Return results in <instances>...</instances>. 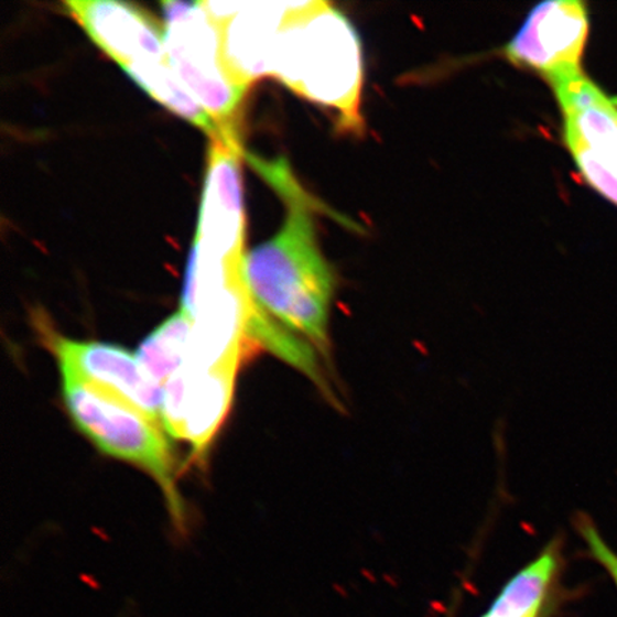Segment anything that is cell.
<instances>
[{"mask_svg":"<svg viewBox=\"0 0 617 617\" xmlns=\"http://www.w3.org/2000/svg\"><path fill=\"white\" fill-rule=\"evenodd\" d=\"M65 12L122 69L166 61L165 23L147 9L116 0H66Z\"/></svg>","mask_w":617,"mask_h":617,"instance_id":"cell-8","label":"cell"},{"mask_svg":"<svg viewBox=\"0 0 617 617\" xmlns=\"http://www.w3.org/2000/svg\"><path fill=\"white\" fill-rule=\"evenodd\" d=\"M270 76L302 98L334 110L342 129L364 130L360 39L334 4L292 2L274 45Z\"/></svg>","mask_w":617,"mask_h":617,"instance_id":"cell-2","label":"cell"},{"mask_svg":"<svg viewBox=\"0 0 617 617\" xmlns=\"http://www.w3.org/2000/svg\"><path fill=\"white\" fill-rule=\"evenodd\" d=\"M575 527L581 538L585 540L587 552H589L593 561L599 563L605 569L607 575L614 581L617 589V553L606 542L599 529L593 523L589 516L578 515L575 520Z\"/></svg>","mask_w":617,"mask_h":617,"instance_id":"cell-15","label":"cell"},{"mask_svg":"<svg viewBox=\"0 0 617 617\" xmlns=\"http://www.w3.org/2000/svg\"><path fill=\"white\" fill-rule=\"evenodd\" d=\"M563 549L552 540L537 559L506 583L490 609L480 617H549L558 605Z\"/></svg>","mask_w":617,"mask_h":617,"instance_id":"cell-11","label":"cell"},{"mask_svg":"<svg viewBox=\"0 0 617 617\" xmlns=\"http://www.w3.org/2000/svg\"><path fill=\"white\" fill-rule=\"evenodd\" d=\"M239 139H210L204 193L191 259L245 268V209Z\"/></svg>","mask_w":617,"mask_h":617,"instance_id":"cell-5","label":"cell"},{"mask_svg":"<svg viewBox=\"0 0 617 617\" xmlns=\"http://www.w3.org/2000/svg\"><path fill=\"white\" fill-rule=\"evenodd\" d=\"M218 25L226 65L246 86L270 76L274 45L292 2H204Z\"/></svg>","mask_w":617,"mask_h":617,"instance_id":"cell-9","label":"cell"},{"mask_svg":"<svg viewBox=\"0 0 617 617\" xmlns=\"http://www.w3.org/2000/svg\"><path fill=\"white\" fill-rule=\"evenodd\" d=\"M240 359L226 361L204 374L191 375L185 407L183 441L190 442L197 459L205 456L225 422L235 392Z\"/></svg>","mask_w":617,"mask_h":617,"instance_id":"cell-12","label":"cell"},{"mask_svg":"<svg viewBox=\"0 0 617 617\" xmlns=\"http://www.w3.org/2000/svg\"><path fill=\"white\" fill-rule=\"evenodd\" d=\"M192 325V317L181 308L142 342L137 358L152 382L165 386L185 368Z\"/></svg>","mask_w":617,"mask_h":617,"instance_id":"cell-14","label":"cell"},{"mask_svg":"<svg viewBox=\"0 0 617 617\" xmlns=\"http://www.w3.org/2000/svg\"><path fill=\"white\" fill-rule=\"evenodd\" d=\"M42 340L59 364L61 372L102 390L162 424L163 386L152 382L138 358L123 347L84 342L56 334L43 313H35Z\"/></svg>","mask_w":617,"mask_h":617,"instance_id":"cell-6","label":"cell"},{"mask_svg":"<svg viewBox=\"0 0 617 617\" xmlns=\"http://www.w3.org/2000/svg\"><path fill=\"white\" fill-rule=\"evenodd\" d=\"M169 65L218 125L220 137L240 139L239 125L249 86L226 65L218 25L204 2H163Z\"/></svg>","mask_w":617,"mask_h":617,"instance_id":"cell-4","label":"cell"},{"mask_svg":"<svg viewBox=\"0 0 617 617\" xmlns=\"http://www.w3.org/2000/svg\"><path fill=\"white\" fill-rule=\"evenodd\" d=\"M250 165L278 192L288 215L281 230L245 258V281L255 303L331 360L329 320L335 274L317 242V202L299 185L283 159L246 153Z\"/></svg>","mask_w":617,"mask_h":617,"instance_id":"cell-1","label":"cell"},{"mask_svg":"<svg viewBox=\"0 0 617 617\" xmlns=\"http://www.w3.org/2000/svg\"><path fill=\"white\" fill-rule=\"evenodd\" d=\"M62 393L72 421L105 455L132 463L161 486L173 522L185 523V505L176 488L171 447L161 424L102 390L62 374Z\"/></svg>","mask_w":617,"mask_h":617,"instance_id":"cell-3","label":"cell"},{"mask_svg":"<svg viewBox=\"0 0 617 617\" xmlns=\"http://www.w3.org/2000/svg\"><path fill=\"white\" fill-rule=\"evenodd\" d=\"M589 19L585 4L556 0L538 4L505 47L512 64L537 71L549 84L582 75Z\"/></svg>","mask_w":617,"mask_h":617,"instance_id":"cell-7","label":"cell"},{"mask_svg":"<svg viewBox=\"0 0 617 617\" xmlns=\"http://www.w3.org/2000/svg\"><path fill=\"white\" fill-rule=\"evenodd\" d=\"M563 115V138L617 175V104L585 74L553 82Z\"/></svg>","mask_w":617,"mask_h":617,"instance_id":"cell-10","label":"cell"},{"mask_svg":"<svg viewBox=\"0 0 617 617\" xmlns=\"http://www.w3.org/2000/svg\"><path fill=\"white\" fill-rule=\"evenodd\" d=\"M123 72L134 84L141 86L149 96L165 106L172 113L185 119L193 127L204 130L210 139L220 137L218 125L193 98L169 65L167 59L128 67Z\"/></svg>","mask_w":617,"mask_h":617,"instance_id":"cell-13","label":"cell"}]
</instances>
